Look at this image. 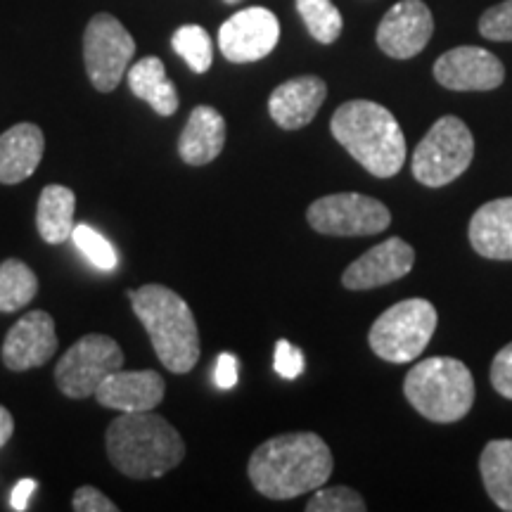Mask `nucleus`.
I'll list each match as a JSON object with an SVG mask.
<instances>
[{"label": "nucleus", "mask_w": 512, "mask_h": 512, "mask_svg": "<svg viewBox=\"0 0 512 512\" xmlns=\"http://www.w3.org/2000/svg\"><path fill=\"white\" fill-rule=\"evenodd\" d=\"M240 380V373H238V358L233 354H228V351H223V354L216 358V368H214V384L219 389H233L235 384Z\"/></svg>", "instance_id": "nucleus-33"}, {"label": "nucleus", "mask_w": 512, "mask_h": 512, "mask_svg": "<svg viewBox=\"0 0 512 512\" xmlns=\"http://www.w3.org/2000/svg\"><path fill=\"white\" fill-rule=\"evenodd\" d=\"M76 195L67 185H46L38 197L36 226L48 245H62L72 238Z\"/></svg>", "instance_id": "nucleus-22"}, {"label": "nucleus", "mask_w": 512, "mask_h": 512, "mask_svg": "<svg viewBox=\"0 0 512 512\" xmlns=\"http://www.w3.org/2000/svg\"><path fill=\"white\" fill-rule=\"evenodd\" d=\"M479 34L489 41H512V0L484 12L479 19Z\"/></svg>", "instance_id": "nucleus-29"}, {"label": "nucleus", "mask_w": 512, "mask_h": 512, "mask_svg": "<svg viewBox=\"0 0 512 512\" xmlns=\"http://www.w3.org/2000/svg\"><path fill=\"white\" fill-rule=\"evenodd\" d=\"M72 240L74 245L79 247V252L86 256L91 264L98 268V271H114L119 264L117 249L112 247V242H107V238H102L98 230L91 226H74L72 230Z\"/></svg>", "instance_id": "nucleus-27"}, {"label": "nucleus", "mask_w": 512, "mask_h": 512, "mask_svg": "<svg viewBox=\"0 0 512 512\" xmlns=\"http://www.w3.org/2000/svg\"><path fill=\"white\" fill-rule=\"evenodd\" d=\"M297 10L302 15L309 34L323 46L335 43L344 29V19L332 0H297Z\"/></svg>", "instance_id": "nucleus-25"}, {"label": "nucleus", "mask_w": 512, "mask_h": 512, "mask_svg": "<svg viewBox=\"0 0 512 512\" xmlns=\"http://www.w3.org/2000/svg\"><path fill=\"white\" fill-rule=\"evenodd\" d=\"M164 377L155 370H114L95 389L100 406L121 413L152 411L164 399Z\"/></svg>", "instance_id": "nucleus-16"}, {"label": "nucleus", "mask_w": 512, "mask_h": 512, "mask_svg": "<svg viewBox=\"0 0 512 512\" xmlns=\"http://www.w3.org/2000/svg\"><path fill=\"white\" fill-rule=\"evenodd\" d=\"M72 508L76 512H117L119 508L95 486H79L74 491Z\"/></svg>", "instance_id": "nucleus-32"}, {"label": "nucleus", "mask_w": 512, "mask_h": 512, "mask_svg": "<svg viewBox=\"0 0 512 512\" xmlns=\"http://www.w3.org/2000/svg\"><path fill=\"white\" fill-rule=\"evenodd\" d=\"M470 245L484 259L512 261V197L486 202L470 221Z\"/></svg>", "instance_id": "nucleus-19"}, {"label": "nucleus", "mask_w": 512, "mask_h": 512, "mask_svg": "<svg viewBox=\"0 0 512 512\" xmlns=\"http://www.w3.org/2000/svg\"><path fill=\"white\" fill-rule=\"evenodd\" d=\"M434 31L432 12L422 0H401L377 27V46L394 60H411L425 50Z\"/></svg>", "instance_id": "nucleus-12"}, {"label": "nucleus", "mask_w": 512, "mask_h": 512, "mask_svg": "<svg viewBox=\"0 0 512 512\" xmlns=\"http://www.w3.org/2000/svg\"><path fill=\"white\" fill-rule=\"evenodd\" d=\"M280 41V22L271 10L247 8L235 12L219 29V48L228 62L264 60Z\"/></svg>", "instance_id": "nucleus-11"}, {"label": "nucleus", "mask_w": 512, "mask_h": 512, "mask_svg": "<svg viewBox=\"0 0 512 512\" xmlns=\"http://www.w3.org/2000/svg\"><path fill=\"white\" fill-rule=\"evenodd\" d=\"M491 384L498 394L512 401V342L498 351L491 363Z\"/></svg>", "instance_id": "nucleus-31"}, {"label": "nucleus", "mask_w": 512, "mask_h": 512, "mask_svg": "<svg viewBox=\"0 0 512 512\" xmlns=\"http://www.w3.org/2000/svg\"><path fill=\"white\" fill-rule=\"evenodd\" d=\"M38 294V278L31 268L19 259L0 264V313L24 309Z\"/></svg>", "instance_id": "nucleus-24"}, {"label": "nucleus", "mask_w": 512, "mask_h": 512, "mask_svg": "<svg viewBox=\"0 0 512 512\" xmlns=\"http://www.w3.org/2000/svg\"><path fill=\"white\" fill-rule=\"evenodd\" d=\"M273 368L275 373L285 377V380H297L306 368L304 351L294 347V344L287 342V339H278V344H275V354H273Z\"/></svg>", "instance_id": "nucleus-30"}, {"label": "nucleus", "mask_w": 512, "mask_h": 512, "mask_svg": "<svg viewBox=\"0 0 512 512\" xmlns=\"http://www.w3.org/2000/svg\"><path fill=\"white\" fill-rule=\"evenodd\" d=\"M36 486H38V482H34V479H22V482H17L15 489H12V498H10L12 510H17V512L27 510L29 498L36 491Z\"/></svg>", "instance_id": "nucleus-34"}, {"label": "nucleus", "mask_w": 512, "mask_h": 512, "mask_svg": "<svg viewBox=\"0 0 512 512\" xmlns=\"http://www.w3.org/2000/svg\"><path fill=\"white\" fill-rule=\"evenodd\" d=\"M128 88L131 93L155 110L159 117H174L178 112L176 86L164 72V62L159 57H143L128 69Z\"/></svg>", "instance_id": "nucleus-21"}, {"label": "nucleus", "mask_w": 512, "mask_h": 512, "mask_svg": "<svg viewBox=\"0 0 512 512\" xmlns=\"http://www.w3.org/2000/svg\"><path fill=\"white\" fill-rule=\"evenodd\" d=\"M475 157V138L458 117H441L420 140L413 155V176L427 188L460 178Z\"/></svg>", "instance_id": "nucleus-7"}, {"label": "nucleus", "mask_w": 512, "mask_h": 512, "mask_svg": "<svg viewBox=\"0 0 512 512\" xmlns=\"http://www.w3.org/2000/svg\"><path fill=\"white\" fill-rule=\"evenodd\" d=\"M415 264V249L401 238H389L358 256L342 275L347 290L366 292L375 287L389 285L411 273Z\"/></svg>", "instance_id": "nucleus-15"}, {"label": "nucleus", "mask_w": 512, "mask_h": 512, "mask_svg": "<svg viewBox=\"0 0 512 512\" xmlns=\"http://www.w3.org/2000/svg\"><path fill=\"white\" fill-rule=\"evenodd\" d=\"M332 136L368 174L392 178L406 162V138L387 107L370 100H349L330 121Z\"/></svg>", "instance_id": "nucleus-3"}, {"label": "nucleus", "mask_w": 512, "mask_h": 512, "mask_svg": "<svg viewBox=\"0 0 512 512\" xmlns=\"http://www.w3.org/2000/svg\"><path fill=\"white\" fill-rule=\"evenodd\" d=\"M57 351L55 320L50 313L36 309L24 313L12 325L3 342V363L15 373H27L31 368L43 366Z\"/></svg>", "instance_id": "nucleus-14"}, {"label": "nucleus", "mask_w": 512, "mask_h": 512, "mask_svg": "<svg viewBox=\"0 0 512 512\" xmlns=\"http://www.w3.org/2000/svg\"><path fill=\"white\" fill-rule=\"evenodd\" d=\"M437 309L427 299H406L380 313L370 328L368 342L382 361L411 363L427 349L437 332Z\"/></svg>", "instance_id": "nucleus-6"}, {"label": "nucleus", "mask_w": 512, "mask_h": 512, "mask_svg": "<svg viewBox=\"0 0 512 512\" xmlns=\"http://www.w3.org/2000/svg\"><path fill=\"white\" fill-rule=\"evenodd\" d=\"M171 46L178 55L188 62V67L195 74L209 72L211 62H214V48H211V38L207 29L197 27V24H185L171 38Z\"/></svg>", "instance_id": "nucleus-26"}, {"label": "nucleus", "mask_w": 512, "mask_h": 512, "mask_svg": "<svg viewBox=\"0 0 512 512\" xmlns=\"http://www.w3.org/2000/svg\"><path fill=\"white\" fill-rule=\"evenodd\" d=\"M124 366V351L112 337L86 335L55 366V382L69 399H88L100 382Z\"/></svg>", "instance_id": "nucleus-9"}, {"label": "nucleus", "mask_w": 512, "mask_h": 512, "mask_svg": "<svg viewBox=\"0 0 512 512\" xmlns=\"http://www.w3.org/2000/svg\"><path fill=\"white\" fill-rule=\"evenodd\" d=\"M223 3H228V5H238V3H242V0H223Z\"/></svg>", "instance_id": "nucleus-36"}, {"label": "nucleus", "mask_w": 512, "mask_h": 512, "mask_svg": "<svg viewBox=\"0 0 512 512\" xmlns=\"http://www.w3.org/2000/svg\"><path fill=\"white\" fill-rule=\"evenodd\" d=\"M12 432H15V420H12L10 411L5 406H0V448L8 444Z\"/></svg>", "instance_id": "nucleus-35"}, {"label": "nucleus", "mask_w": 512, "mask_h": 512, "mask_svg": "<svg viewBox=\"0 0 512 512\" xmlns=\"http://www.w3.org/2000/svg\"><path fill=\"white\" fill-rule=\"evenodd\" d=\"M434 79L448 91H494L505 79V67L489 50L460 46L434 62Z\"/></svg>", "instance_id": "nucleus-13"}, {"label": "nucleus", "mask_w": 512, "mask_h": 512, "mask_svg": "<svg viewBox=\"0 0 512 512\" xmlns=\"http://www.w3.org/2000/svg\"><path fill=\"white\" fill-rule=\"evenodd\" d=\"M328 98V86L318 76H297L280 83L268 98L271 119L285 131L309 126L316 117L320 105Z\"/></svg>", "instance_id": "nucleus-17"}, {"label": "nucleus", "mask_w": 512, "mask_h": 512, "mask_svg": "<svg viewBox=\"0 0 512 512\" xmlns=\"http://www.w3.org/2000/svg\"><path fill=\"white\" fill-rule=\"evenodd\" d=\"M479 472L491 501L512 512V439L489 441L479 458Z\"/></svg>", "instance_id": "nucleus-23"}, {"label": "nucleus", "mask_w": 512, "mask_h": 512, "mask_svg": "<svg viewBox=\"0 0 512 512\" xmlns=\"http://www.w3.org/2000/svg\"><path fill=\"white\" fill-rule=\"evenodd\" d=\"M46 150V138L36 124H22L8 128L0 136V183L17 185L36 174Z\"/></svg>", "instance_id": "nucleus-18"}, {"label": "nucleus", "mask_w": 512, "mask_h": 512, "mask_svg": "<svg viewBox=\"0 0 512 512\" xmlns=\"http://www.w3.org/2000/svg\"><path fill=\"white\" fill-rule=\"evenodd\" d=\"M133 55L136 41L117 17L100 12L88 22L83 34V62L95 91L112 93L126 76Z\"/></svg>", "instance_id": "nucleus-8"}, {"label": "nucleus", "mask_w": 512, "mask_h": 512, "mask_svg": "<svg viewBox=\"0 0 512 512\" xmlns=\"http://www.w3.org/2000/svg\"><path fill=\"white\" fill-rule=\"evenodd\" d=\"M309 512H363L366 503H363L361 494H356L349 486H330V489L316 491V496L306 503Z\"/></svg>", "instance_id": "nucleus-28"}, {"label": "nucleus", "mask_w": 512, "mask_h": 512, "mask_svg": "<svg viewBox=\"0 0 512 512\" xmlns=\"http://www.w3.org/2000/svg\"><path fill=\"white\" fill-rule=\"evenodd\" d=\"M403 394L422 418L448 425L470 413L475 403V380L458 358L434 356L408 370Z\"/></svg>", "instance_id": "nucleus-5"}, {"label": "nucleus", "mask_w": 512, "mask_h": 512, "mask_svg": "<svg viewBox=\"0 0 512 512\" xmlns=\"http://www.w3.org/2000/svg\"><path fill=\"white\" fill-rule=\"evenodd\" d=\"M107 458L121 475L157 479L181 465L185 441L162 415L152 411L121 413L107 427Z\"/></svg>", "instance_id": "nucleus-2"}, {"label": "nucleus", "mask_w": 512, "mask_h": 512, "mask_svg": "<svg viewBox=\"0 0 512 512\" xmlns=\"http://www.w3.org/2000/svg\"><path fill=\"white\" fill-rule=\"evenodd\" d=\"M306 219L320 235L358 238V235H377L387 230L392 214L375 197L337 192V195H325L313 202L306 211Z\"/></svg>", "instance_id": "nucleus-10"}, {"label": "nucleus", "mask_w": 512, "mask_h": 512, "mask_svg": "<svg viewBox=\"0 0 512 512\" xmlns=\"http://www.w3.org/2000/svg\"><path fill=\"white\" fill-rule=\"evenodd\" d=\"M332 453L313 432L280 434L256 446L247 472L254 489L273 501H290L316 491L332 475Z\"/></svg>", "instance_id": "nucleus-1"}, {"label": "nucleus", "mask_w": 512, "mask_h": 512, "mask_svg": "<svg viewBox=\"0 0 512 512\" xmlns=\"http://www.w3.org/2000/svg\"><path fill=\"white\" fill-rule=\"evenodd\" d=\"M226 145V119L219 110L200 105L190 112L181 138H178V155L185 164L204 166L214 162Z\"/></svg>", "instance_id": "nucleus-20"}, {"label": "nucleus", "mask_w": 512, "mask_h": 512, "mask_svg": "<svg viewBox=\"0 0 512 512\" xmlns=\"http://www.w3.org/2000/svg\"><path fill=\"white\" fill-rule=\"evenodd\" d=\"M128 299L162 366L176 375L190 373L200 361L202 349L188 302L164 285H143L128 292Z\"/></svg>", "instance_id": "nucleus-4"}]
</instances>
